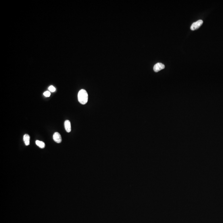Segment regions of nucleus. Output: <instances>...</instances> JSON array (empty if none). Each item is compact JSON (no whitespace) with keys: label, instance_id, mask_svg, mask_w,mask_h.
<instances>
[{"label":"nucleus","instance_id":"nucleus-7","mask_svg":"<svg viewBox=\"0 0 223 223\" xmlns=\"http://www.w3.org/2000/svg\"><path fill=\"white\" fill-rule=\"evenodd\" d=\"M36 144H37V146H38L40 147V148H43L45 147V144L43 141L37 140L36 141Z\"/></svg>","mask_w":223,"mask_h":223},{"label":"nucleus","instance_id":"nucleus-1","mask_svg":"<svg viewBox=\"0 0 223 223\" xmlns=\"http://www.w3.org/2000/svg\"><path fill=\"white\" fill-rule=\"evenodd\" d=\"M78 99L79 102L82 105H85L88 100V94L84 89H81L79 91L78 94Z\"/></svg>","mask_w":223,"mask_h":223},{"label":"nucleus","instance_id":"nucleus-4","mask_svg":"<svg viewBox=\"0 0 223 223\" xmlns=\"http://www.w3.org/2000/svg\"><path fill=\"white\" fill-rule=\"evenodd\" d=\"M53 139L55 142L58 143H60L62 141L61 135L58 132H56L54 133Z\"/></svg>","mask_w":223,"mask_h":223},{"label":"nucleus","instance_id":"nucleus-8","mask_svg":"<svg viewBox=\"0 0 223 223\" xmlns=\"http://www.w3.org/2000/svg\"><path fill=\"white\" fill-rule=\"evenodd\" d=\"M48 89L51 92H53L56 91V88H55L53 85H50V86L49 87V88H48Z\"/></svg>","mask_w":223,"mask_h":223},{"label":"nucleus","instance_id":"nucleus-9","mask_svg":"<svg viewBox=\"0 0 223 223\" xmlns=\"http://www.w3.org/2000/svg\"><path fill=\"white\" fill-rule=\"evenodd\" d=\"M43 95L45 96L46 97H49L50 96V93L49 91H46L43 93Z\"/></svg>","mask_w":223,"mask_h":223},{"label":"nucleus","instance_id":"nucleus-3","mask_svg":"<svg viewBox=\"0 0 223 223\" xmlns=\"http://www.w3.org/2000/svg\"><path fill=\"white\" fill-rule=\"evenodd\" d=\"M165 66L164 64L161 63H158L156 64L153 67V70L155 72H158L160 70L164 69Z\"/></svg>","mask_w":223,"mask_h":223},{"label":"nucleus","instance_id":"nucleus-5","mask_svg":"<svg viewBox=\"0 0 223 223\" xmlns=\"http://www.w3.org/2000/svg\"><path fill=\"white\" fill-rule=\"evenodd\" d=\"M64 127L66 131L68 133L71 131V123L69 120H66L64 123Z\"/></svg>","mask_w":223,"mask_h":223},{"label":"nucleus","instance_id":"nucleus-6","mask_svg":"<svg viewBox=\"0 0 223 223\" xmlns=\"http://www.w3.org/2000/svg\"><path fill=\"white\" fill-rule=\"evenodd\" d=\"M23 140L26 145L27 146L30 144V136L29 135L26 134L24 135Z\"/></svg>","mask_w":223,"mask_h":223},{"label":"nucleus","instance_id":"nucleus-2","mask_svg":"<svg viewBox=\"0 0 223 223\" xmlns=\"http://www.w3.org/2000/svg\"><path fill=\"white\" fill-rule=\"evenodd\" d=\"M202 24H203L202 20H198V21L194 22L193 23L191 27V30H193V31L196 30L197 29L200 28V26L202 25Z\"/></svg>","mask_w":223,"mask_h":223}]
</instances>
